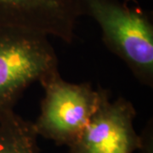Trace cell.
<instances>
[{
	"label": "cell",
	"instance_id": "1",
	"mask_svg": "<svg viewBox=\"0 0 153 153\" xmlns=\"http://www.w3.org/2000/svg\"><path fill=\"white\" fill-rule=\"evenodd\" d=\"M82 16L98 23L108 49L143 85L153 86V24L142 10L120 0H77Z\"/></svg>",
	"mask_w": 153,
	"mask_h": 153
},
{
	"label": "cell",
	"instance_id": "2",
	"mask_svg": "<svg viewBox=\"0 0 153 153\" xmlns=\"http://www.w3.org/2000/svg\"><path fill=\"white\" fill-rule=\"evenodd\" d=\"M48 38L32 31L0 29V117L14 111L31 84L59 71Z\"/></svg>",
	"mask_w": 153,
	"mask_h": 153
},
{
	"label": "cell",
	"instance_id": "3",
	"mask_svg": "<svg viewBox=\"0 0 153 153\" xmlns=\"http://www.w3.org/2000/svg\"><path fill=\"white\" fill-rule=\"evenodd\" d=\"M44 89L40 114L33 125L38 136L69 146L87 126L106 89H94L88 82L63 80L59 71L40 82Z\"/></svg>",
	"mask_w": 153,
	"mask_h": 153
},
{
	"label": "cell",
	"instance_id": "4",
	"mask_svg": "<svg viewBox=\"0 0 153 153\" xmlns=\"http://www.w3.org/2000/svg\"><path fill=\"white\" fill-rule=\"evenodd\" d=\"M136 110L125 98L111 100L105 94L99 108L76 140L68 146L70 153H134L140 137L134 128Z\"/></svg>",
	"mask_w": 153,
	"mask_h": 153
},
{
	"label": "cell",
	"instance_id": "5",
	"mask_svg": "<svg viewBox=\"0 0 153 153\" xmlns=\"http://www.w3.org/2000/svg\"><path fill=\"white\" fill-rule=\"evenodd\" d=\"M82 16L77 0H0V29H21L70 44Z\"/></svg>",
	"mask_w": 153,
	"mask_h": 153
},
{
	"label": "cell",
	"instance_id": "6",
	"mask_svg": "<svg viewBox=\"0 0 153 153\" xmlns=\"http://www.w3.org/2000/svg\"><path fill=\"white\" fill-rule=\"evenodd\" d=\"M33 122L15 111L0 117V153H39Z\"/></svg>",
	"mask_w": 153,
	"mask_h": 153
},
{
	"label": "cell",
	"instance_id": "7",
	"mask_svg": "<svg viewBox=\"0 0 153 153\" xmlns=\"http://www.w3.org/2000/svg\"><path fill=\"white\" fill-rule=\"evenodd\" d=\"M140 144L138 149L139 153H153V121L148 120L142 133L140 134Z\"/></svg>",
	"mask_w": 153,
	"mask_h": 153
}]
</instances>
